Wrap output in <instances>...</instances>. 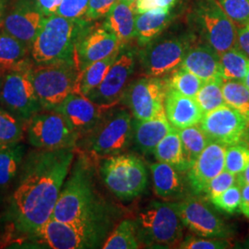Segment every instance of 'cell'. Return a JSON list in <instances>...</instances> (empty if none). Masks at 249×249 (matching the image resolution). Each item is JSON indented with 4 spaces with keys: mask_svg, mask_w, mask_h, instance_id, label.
<instances>
[{
    "mask_svg": "<svg viewBox=\"0 0 249 249\" xmlns=\"http://www.w3.org/2000/svg\"><path fill=\"white\" fill-rule=\"evenodd\" d=\"M75 150L36 149L25 155L10 200L18 231L33 235L52 217L75 159Z\"/></svg>",
    "mask_w": 249,
    "mask_h": 249,
    "instance_id": "obj_1",
    "label": "cell"
},
{
    "mask_svg": "<svg viewBox=\"0 0 249 249\" xmlns=\"http://www.w3.org/2000/svg\"><path fill=\"white\" fill-rule=\"evenodd\" d=\"M92 157L80 152L72 163L54 207V220L72 225L110 227L109 209L97 192Z\"/></svg>",
    "mask_w": 249,
    "mask_h": 249,
    "instance_id": "obj_2",
    "label": "cell"
},
{
    "mask_svg": "<svg viewBox=\"0 0 249 249\" xmlns=\"http://www.w3.org/2000/svg\"><path fill=\"white\" fill-rule=\"evenodd\" d=\"M89 22L56 14L44 17L31 49L35 64L74 61L76 42Z\"/></svg>",
    "mask_w": 249,
    "mask_h": 249,
    "instance_id": "obj_3",
    "label": "cell"
},
{
    "mask_svg": "<svg viewBox=\"0 0 249 249\" xmlns=\"http://www.w3.org/2000/svg\"><path fill=\"white\" fill-rule=\"evenodd\" d=\"M134 123L132 114L124 108L107 109L96 126L77 144L81 151L92 158H105L120 154L132 142Z\"/></svg>",
    "mask_w": 249,
    "mask_h": 249,
    "instance_id": "obj_4",
    "label": "cell"
},
{
    "mask_svg": "<svg viewBox=\"0 0 249 249\" xmlns=\"http://www.w3.org/2000/svg\"><path fill=\"white\" fill-rule=\"evenodd\" d=\"M136 224L141 243L150 248L171 249L184 240V223L176 203L151 202L139 214Z\"/></svg>",
    "mask_w": 249,
    "mask_h": 249,
    "instance_id": "obj_5",
    "label": "cell"
},
{
    "mask_svg": "<svg viewBox=\"0 0 249 249\" xmlns=\"http://www.w3.org/2000/svg\"><path fill=\"white\" fill-rule=\"evenodd\" d=\"M99 174L110 192L121 200L133 199L147 187L146 166L133 154L120 153L102 158Z\"/></svg>",
    "mask_w": 249,
    "mask_h": 249,
    "instance_id": "obj_6",
    "label": "cell"
},
{
    "mask_svg": "<svg viewBox=\"0 0 249 249\" xmlns=\"http://www.w3.org/2000/svg\"><path fill=\"white\" fill-rule=\"evenodd\" d=\"M79 75L74 61L34 64L31 77L43 110H53L76 92Z\"/></svg>",
    "mask_w": 249,
    "mask_h": 249,
    "instance_id": "obj_7",
    "label": "cell"
},
{
    "mask_svg": "<svg viewBox=\"0 0 249 249\" xmlns=\"http://www.w3.org/2000/svg\"><path fill=\"white\" fill-rule=\"evenodd\" d=\"M110 227L72 225L50 218L32 236L53 249H98L104 245Z\"/></svg>",
    "mask_w": 249,
    "mask_h": 249,
    "instance_id": "obj_8",
    "label": "cell"
},
{
    "mask_svg": "<svg viewBox=\"0 0 249 249\" xmlns=\"http://www.w3.org/2000/svg\"><path fill=\"white\" fill-rule=\"evenodd\" d=\"M27 141L37 150L76 149L80 136L55 110H42L26 123Z\"/></svg>",
    "mask_w": 249,
    "mask_h": 249,
    "instance_id": "obj_9",
    "label": "cell"
},
{
    "mask_svg": "<svg viewBox=\"0 0 249 249\" xmlns=\"http://www.w3.org/2000/svg\"><path fill=\"white\" fill-rule=\"evenodd\" d=\"M32 68L7 73L0 90L1 107L24 123L43 110L33 85Z\"/></svg>",
    "mask_w": 249,
    "mask_h": 249,
    "instance_id": "obj_10",
    "label": "cell"
},
{
    "mask_svg": "<svg viewBox=\"0 0 249 249\" xmlns=\"http://www.w3.org/2000/svg\"><path fill=\"white\" fill-rule=\"evenodd\" d=\"M168 87L167 80L144 77L127 85L121 101L136 120H147L164 109Z\"/></svg>",
    "mask_w": 249,
    "mask_h": 249,
    "instance_id": "obj_11",
    "label": "cell"
},
{
    "mask_svg": "<svg viewBox=\"0 0 249 249\" xmlns=\"http://www.w3.org/2000/svg\"><path fill=\"white\" fill-rule=\"evenodd\" d=\"M189 45L178 38L163 39L146 45L141 52L140 61L145 77L161 78L175 71L184 60Z\"/></svg>",
    "mask_w": 249,
    "mask_h": 249,
    "instance_id": "obj_12",
    "label": "cell"
},
{
    "mask_svg": "<svg viewBox=\"0 0 249 249\" xmlns=\"http://www.w3.org/2000/svg\"><path fill=\"white\" fill-rule=\"evenodd\" d=\"M196 15L209 45L217 53L222 54L238 47L235 25L218 1L206 0L200 4Z\"/></svg>",
    "mask_w": 249,
    "mask_h": 249,
    "instance_id": "obj_13",
    "label": "cell"
},
{
    "mask_svg": "<svg viewBox=\"0 0 249 249\" xmlns=\"http://www.w3.org/2000/svg\"><path fill=\"white\" fill-rule=\"evenodd\" d=\"M135 66L136 59L133 52L121 51L105 79L86 96L94 104L107 109L116 107L122 100Z\"/></svg>",
    "mask_w": 249,
    "mask_h": 249,
    "instance_id": "obj_14",
    "label": "cell"
},
{
    "mask_svg": "<svg viewBox=\"0 0 249 249\" xmlns=\"http://www.w3.org/2000/svg\"><path fill=\"white\" fill-rule=\"evenodd\" d=\"M122 49L116 36L105 25L89 23L80 33L74 49V62L79 72L83 71L92 63L104 59Z\"/></svg>",
    "mask_w": 249,
    "mask_h": 249,
    "instance_id": "obj_15",
    "label": "cell"
},
{
    "mask_svg": "<svg viewBox=\"0 0 249 249\" xmlns=\"http://www.w3.org/2000/svg\"><path fill=\"white\" fill-rule=\"evenodd\" d=\"M199 125L211 142L228 147L242 142L249 123L240 113L224 105L204 114Z\"/></svg>",
    "mask_w": 249,
    "mask_h": 249,
    "instance_id": "obj_16",
    "label": "cell"
},
{
    "mask_svg": "<svg viewBox=\"0 0 249 249\" xmlns=\"http://www.w3.org/2000/svg\"><path fill=\"white\" fill-rule=\"evenodd\" d=\"M176 205L182 223L197 235L213 238L229 235L223 221L201 200L191 197Z\"/></svg>",
    "mask_w": 249,
    "mask_h": 249,
    "instance_id": "obj_17",
    "label": "cell"
},
{
    "mask_svg": "<svg viewBox=\"0 0 249 249\" xmlns=\"http://www.w3.org/2000/svg\"><path fill=\"white\" fill-rule=\"evenodd\" d=\"M53 110L66 118L80 139L96 126L107 109L94 104L83 94L72 92Z\"/></svg>",
    "mask_w": 249,
    "mask_h": 249,
    "instance_id": "obj_18",
    "label": "cell"
},
{
    "mask_svg": "<svg viewBox=\"0 0 249 249\" xmlns=\"http://www.w3.org/2000/svg\"><path fill=\"white\" fill-rule=\"evenodd\" d=\"M44 17L36 2L22 0L4 18L2 31L32 49Z\"/></svg>",
    "mask_w": 249,
    "mask_h": 249,
    "instance_id": "obj_19",
    "label": "cell"
},
{
    "mask_svg": "<svg viewBox=\"0 0 249 249\" xmlns=\"http://www.w3.org/2000/svg\"><path fill=\"white\" fill-rule=\"evenodd\" d=\"M227 146L211 142L188 169V182L196 192H204L207 185L225 169Z\"/></svg>",
    "mask_w": 249,
    "mask_h": 249,
    "instance_id": "obj_20",
    "label": "cell"
},
{
    "mask_svg": "<svg viewBox=\"0 0 249 249\" xmlns=\"http://www.w3.org/2000/svg\"><path fill=\"white\" fill-rule=\"evenodd\" d=\"M164 111L170 124L177 129L199 124L204 116L195 98L186 96L170 87L165 97Z\"/></svg>",
    "mask_w": 249,
    "mask_h": 249,
    "instance_id": "obj_21",
    "label": "cell"
},
{
    "mask_svg": "<svg viewBox=\"0 0 249 249\" xmlns=\"http://www.w3.org/2000/svg\"><path fill=\"white\" fill-rule=\"evenodd\" d=\"M173 129L162 109L158 114L143 121L136 120L134 124V142L138 150L144 154L154 151L160 141Z\"/></svg>",
    "mask_w": 249,
    "mask_h": 249,
    "instance_id": "obj_22",
    "label": "cell"
},
{
    "mask_svg": "<svg viewBox=\"0 0 249 249\" xmlns=\"http://www.w3.org/2000/svg\"><path fill=\"white\" fill-rule=\"evenodd\" d=\"M180 67L203 81L223 78L220 54L211 45L189 48Z\"/></svg>",
    "mask_w": 249,
    "mask_h": 249,
    "instance_id": "obj_23",
    "label": "cell"
},
{
    "mask_svg": "<svg viewBox=\"0 0 249 249\" xmlns=\"http://www.w3.org/2000/svg\"><path fill=\"white\" fill-rule=\"evenodd\" d=\"M31 49L13 36L0 33V77L13 71L30 69L34 66Z\"/></svg>",
    "mask_w": 249,
    "mask_h": 249,
    "instance_id": "obj_24",
    "label": "cell"
},
{
    "mask_svg": "<svg viewBox=\"0 0 249 249\" xmlns=\"http://www.w3.org/2000/svg\"><path fill=\"white\" fill-rule=\"evenodd\" d=\"M104 25L116 36L120 46L124 48L135 37L134 9L117 0L106 16Z\"/></svg>",
    "mask_w": 249,
    "mask_h": 249,
    "instance_id": "obj_25",
    "label": "cell"
},
{
    "mask_svg": "<svg viewBox=\"0 0 249 249\" xmlns=\"http://www.w3.org/2000/svg\"><path fill=\"white\" fill-rule=\"evenodd\" d=\"M171 21L169 9H151L135 16V37L141 45H148Z\"/></svg>",
    "mask_w": 249,
    "mask_h": 249,
    "instance_id": "obj_26",
    "label": "cell"
},
{
    "mask_svg": "<svg viewBox=\"0 0 249 249\" xmlns=\"http://www.w3.org/2000/svg\"><path fill=\"white\" fill-rule=\"evenodd\" d=\"M155 194L161 198H171L182 193L184 184L179 170L168 163L158 161L151 165Z\"/></svg>",
    "mask_w": 249,
    "mask_h": 249,
    "instance_id": "obj_27",
    "label": "cell"
},
{
    "mask_svg": "<svg viewBox=\"0 0 249 249\" xmlns=\"http://www.w3.org/2000/svg\"><path fill=\"white\" fill-rule=\"evenodd\" d=\"M26 155L21 142L0 145V190L9 187L18 176Z\"/></svg>",
    "mask_w": 249,
    "mask_h": 249,
    "instance_id": "obj_28",
    "label": "cell"
},
{
    "mask_svg": "<svg viewBox=\"0 0 249 249\" xmlns=\"http://www.w3.org/2000/svg\"><path fill=\"white\" fill-rule=\"evenodd\" d=\"M153 154L158 161L168 163L180 172L189 169L184 157L179 132L175 127L155 147Z\"/></svg>",
    "mask_w": 249,
    "mask_h": 249,
    "instance_id": "obj_29",
    "label": "cell"
},
{
    "mask_svg": "<svg viewBox=\"0 0 249 249\" xmlns=\"http://www.w3.org/2000/svg\"><path fill=\"white\" fill-rule=\"evenodd\" d=\"M122 49H118L115 53L108 55L106 58L92 63L83 71L80 72L76 92L86 96L90 90L96 88L107 76L110 68L116 61Z\"/></svg>",
    "mask_w": 249,
    "mask_h": 249,
    "instance_id": "obj_30",
    "label": "cell"
},
{
    "mask_svg": "<svg viewBox=\"0 0 249 249\" xmlns=\"http://www.w3.org/2000/svg\"><path fill=\"white\" fill-rule=\"evenodd\" d=\"M178 130L182 142L184 157L188 168H190L211 141L198 124Z\"/></svg>",
    "mask_w": 249,
    "mask_h": 249,
    "instance_id": "obj_31",
    "label": "cell"
},
{
    "mask_svg": "<svg viewBox=\"0 0 249 249\" xmlns=\"http://www.w3.org/2000/svg\"><path fill=\"white\" fill-rule=\"evenodd\" d=\"M137 224L132 220L119 223L103 245L105 249H137L141 248Z\"/></svg>",
    "mask_w": 249,
    "mask_h": 249,
    "instance_id": "obj_32",
    "label": "cell"
},
{
    "mask_svg": "<svg viewBox=\"0 0 249 249\" xmlns=\"http://www.w3.org/2000/svg\"><path fill=\"white\" fill-rule=\"evenodd\" d=\"M220 62L223 80H244L249 69V57L239 47L220 54Z\"/></svg>",
    "mask_w": 249,
    "mask_h": 249,
    "instance_id": "obj_33",
    "label": "cell"
},
{
    "mask_svg": "<svg viewBox=\"0 0 249 249\" xmlns=\"http://www.w3.org/2000/svg\"><path fill=\"white\" fill-rule=\"evenodd\" d=\"M225 105L240 113L249 123V89L241 80H223Z\"/></svg>",
    "mask_w": 249,
    "mask_h": 249,
    "instance_id": "obj_34",
    "label": "cell"
},
{
    "mask_svg": "<svg viewBox=\"0 0 249 249\" xmlns=\"http://www.w3.org/2000/svg\"><path fill=\"white\" fill-rule=\"evenodd\" d=\"M223 78L205 81L195 96L198 107L204 114L225 105L223 93Z\"/></svg>",
    "mask_w": 249,
    "mask_h": 249,
    "instance_id": "obj_35",
    "label": "cell"
},
{
    "mask_svg": "<svg viewBox=\"0 0 249 249\" xmlns=\"http://www.w3.org/2000/svg\"><path fill=\"white\" fill-rule=\"evenodd\" d=\"M26 135V123L0 107V145L21 142Z\"/></svg>",
    "mask_w": 249,
    "mask_h": 249,
    "instance_id": "obj_36",
    "label": "cell"
},
{
    "mask_svg": "<svg viewBox=\"0 0 249 249\" xmlns=\"http://www.w3.org/2000/svg\"><path fill=\"white\" fill-rule=\"evenodd\" d=\"M204 82L192 72L180 67L179 70H176L172 74L168 80V85L170 88L178 90L186 96L195 98Z\"/></svg>",
    "mask_w": 249,
    "mask_h": 249,
    "instance_id": "obj_37",
    "label": "cell"
},
{
    "mask_svg": "<svg viewBox=\"0 0 249 249\" xmlns=\"http://www.w3.org/2000/svg\"><path fill=\"white\" fill-rule=\"evenodd\" d=\"M249 163V148L240 143L227 147L224 170L238 177L248 167Z\"/></svg>",
    "mask_w": 249,
    "mask_h": 249,
    "instance_id": "obj_38",
    "label": "cell"
},
{
    "mask_svg": "<svg viewBox=\"0 0 249 249\" xmlns=\"http://www.w3.org/2000/svg\"><path fill=\"white\" fill-rule=\"evenodd\" d=\"M213 204L227 213H234L239 210L241 202V187L239 181L226 189L222 194L210 198Z\"/></svg>",
    "mask_w": 249,
    "mask_h": 249,
    "instance_id": "obj_39",
    "label": "cell"
},
{
    "mask_svg": "<svg viewBox=\"0 0 249 249\" xmlns=\"http://www.w3.org/2000/svg\"><path fill=\"white\" fill-rule=\"evenodd\" d=\"M224 12L239 27L249 23V0H218Z\"/></svg>",
    "mask_w": 249,
    "mask_h": 249,
    "instance_id": "obj_40",
    "label": "cell"
},
{
    "mask_svg": "<svg viewBox=\"0 0 249 249\" xmlns=\"http://www.w3.org/2000/svg\"><path fill=\"white\" fill-rule=\"evenodd\" d=\"M238 180V177L230 172L223 170L221 174L211 180L207 185L204 192L210 198L222 194L226 189L233 186Z\"/></svg>",
    "mask_w": 249,
    "mask_h": 249,
    "instance_id": "obj_41",
    "label": "cell"
},
{
    "mask_svg": "<svg viewBox=\"0 0 249 249\" xmlns=\"http://www.w3.org/2000/svg\"><path fill=\"white\" fill-rule=\"evenodd\" d=\"M230 247V242L225 238L188 237L187 239L182 241L178 248L181 249H224Z\"/></svg>",
    "mask_w": 249,
    "mask_h": 249,
    "instance_id": "obj_42",
    "label": "cell"
},
{
    "mask_svg": "<svg viewBox=\"0 0 249 249\" xmlns=\"http://www.w3.org/2000/svg\"><path fill=\"white\" fill-rule=\"evenodd\" d=\"M89 0H62L55 14L65 18H84L88 9Z\"/></svg>",
    "mask_w": 249,
    "mask_h": 249,
    "instance_id": "obj_43",
    "label": "cell"
},
{
    "mask_svg": "<svg viewBox=\"0 0 249 249\" xmlns=\"http://www.w3.org/2000/svg\"><path fill=\"white\" fill-rule=\"evenodd\" d=\"M117 0H89L88 9L84 18L88 21L106 17Z\"/></svg>",
    "mask_w": 249,
    "mask_h": 249,
    "instance_id": "obj_44",
    "label": "cell"
},
{
    "mask_svg": "<svg viewBox=\"0 0 249 249\" xmlns=\"http://www.w3.org/2000/svg\"><path fill=\"white\" fill-rule=\"evenodd\" d=\"M62 0H35L36 7L46 17L55 14Z\"/></svg>",
    "mask_w": 249,
    "mask_h": 249,
    "instance_id": "obj_45",
    "label": "cell"
},
{
    "mask_svg": "<svg viewBox=\"0 0 249 249\" xmlns=\"http://www.w3.org/2000/svg\"><path fill=\"white\" fill-rule=\"evenodd\" d=\"M241 187V202L239 210L247 218L249 219V184L242 181L238 178Z\"/></svg>",
    "mask_w": 249,
    "mask_h": 249,
    "instance_id": "obj_46",
    "label": "cell"
},
{
    "mask_svg": "<svg viewBox=\"0 0 249 249\" xmlns=\"http://www.w3.org/2000/svg\"><path fill=\"white\" fill-rule=\"evenodd\" d=\"M237 45L249 57V23L239 27L237 31Z\"/></svg>",
    "mask_w": 249,
    "mask_h": 249,
    "instance_id": "obj_47",
    "label": "cell"
},
{
    "mask_svg": "<svg viewBox=\"0 0 249 249\" xmlns=\"http://www.w3.org/2000/svg\"><path fill=\"white\" fill-rule=\"evenodd\" d=\"M159 9L156 0H137L135 11L137 14L147 12L151 9Z\"/></svg>",
    "mask_w": 249,
    "mask_h": 249,
    "instance_id": "obj_48",
    "label": "cell"
},
{
    "mask_svg": "<svg viewBox=\"0 0 249 249\" xmlns=\"http://www.w3.org/2000/svg\"><path fill=\"white\" fill-rule=\"evenodd\" d=\"M178 0H156L158 8L162 9H171Z\"/></svg>",
    "mask_w": 249,
    "mask_h": 249,
    "instance_id": "obj_49",
    "label": "cell"
},
{
    "mask_svg": "<svg viewBox=\"0 0 249 249\" xmlns=\"http://www.w3.org/2000/svg\"><path fill=\"white\" fill-rule=\"evenodd\" d=\"M8 0H0V29L3 25L4 21V15H5V10H6V5H7Z\"/></svg>",
    "mask_w": 249,
    "mask_h": 249,
    "instance_id": "obj_50",
    "label": "cell"
},
{
    "mask_svg": "<svg viewBox=\"0 0 249 249\" xmlns=\"http://www.w3.org/2000/svg\"><path fill=\"white\" fill-rule=\"evenodd\" d=\"M238 178H240L242 181L246 182V183H249V163L248 165V167L245 169V171L238 176Z\"/></svg>",
    "mask_w": 249,
    "mask_h": 249,
    "instance_id": "obj_51",
    "label": "cell"
},
{
    "mask_svg": "<svg viewBox=\"0 0 249 249\" xmlns=\"http://www.w3.org/2000/svg\"><path fill=\"white\" fill-rule=\"evenodd\" d=\"M121 1H123V2L125 3V4H127L128 6H130L132 9H135V6H136V2H137V0H121Z\"/></svg>",
    "mask_w": 249,
    "mask_h": 249,
    "instance_id": "obj_52",
    "label": "cell"
},
{
    "mask_svg": "<svg viewBox=\"0 0 249 249\" xmlns=\"http://www.w3.org/2000/svg\"><path fill=\"white\" fill-rule=\"evenodd\" d=\"M243 82L245 83V85L249 88V69H248V72H247V75H246V77H245V79L243 80Z\"/></svg>",
    "mask_w": 249,
    "mask_h": 249,
    "instance_id": "obj_53",
    "label": "cell"
},
{
    "mask_svg": "<svg viewBox=\"0 0 249 249\" xmlns=\"http://www.w3.org/2000/svg\"><path fill=\"white\" fill-rule=\"evenodd\" d=\"M1 86H2V78L0 77V90H1Z\"/></svg>",
    "mask_w": 249,
    "mask_h": 249,
    "instance_id": "obj_54",
    "label": "cell"
},
{
    "mask_svg": "<svg viewBox=\"0 0 249 249\" xmlns=\"http://www.w3.org/2000/svg\"></svg>",
    "mask_w": 249,
    "mask_h": 249,
    "instance_id": "obj_55",
    "label": "cell"
}]
</instances>
